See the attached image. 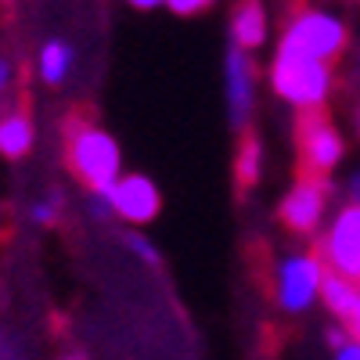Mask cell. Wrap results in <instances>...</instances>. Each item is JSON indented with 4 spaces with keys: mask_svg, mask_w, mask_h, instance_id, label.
I'll return each mask as SVG.
<instances>
[{
    "mask_svg": "<svg viewBox=\"0 0 360 360\" xmlns=\"http://www.w3.org/2000/svg\"><path fill=\"white\" fill-rule=\"evenodd\" d=\"M11 79H15V65L8 62V58H0V105H4L8 90H11Z\"/></svg>",
    "mask_w": 360,
    "mask_h": 360,
    "instance_id": "cell-19",
    "label": "cell"
},
{
    "mask_svg": "<svg viewBox=\"0 0 360 360\" xmlns=\"http://www.w3.org/2000/svg\"><path fill=\"white\" fill-rule=\"evenodd\" d=\"M321 299H324V307L342 321L349 339L360 342V285H353V281H346V278L328 270L324 285H321Z\"/></svg>",
    "mask_w": 360,
    "mask_h": 360,
    "instance_id": "cell-10",
    "label": "cell"
},
{
    "mask_svg": "<svg viewBox=\"0 0 360 360\" xmlns=\"http://www.w3.org/2000/svg\"><path fill=\"white\" fill-rule=\"evenodd\" d=\"M231 40L238 51H256L266 40V11L259 0H242L231 15Z\"/></svg>",
    "mask_w": 360,
    "mask_h": 360,
    "instance_id": "cell-12",
    "label": "cell"
},
{
    "mask_svg": "<svg viewBox=\"0 0 360 360\" xmlns=\"http://www.w3.org/2000/svg\"><path fill=\"white\" fill-rule=\"evenodd\" d=\"M86 213L94 217V220H112L115 209H112L108 191H90V195H86Z\"/></svg>",
    "mask_w": 360,
    "mask_h": 360,
    "instance_id": "cell-16",
    "label": "cell"
},
{
    "mask_svg": "<svg viewBox=\"0 0 360 360\" xmlns=\"http://www.w3.org/2000/svg\"><path fill=\"white\" fill-rule=\"evenodd\" d=\"M263 176V144L256 134H242L234 148V184L242 195H249Z\"/></svg>",
    "mask_w": 360,
    "mask_h": 360,
    "instance_id": "cell-13",
    "label": "cell"
},
{
    "mask_svg": "<svg viewBox=\"0 0 360 360\" xmlns=\"http://www.w3.org/2000/svg\"><path fill=\"white\" fill-rule=\"evenodd\" d=\"M321 263L332 274L360 285V205H346L321 242Z\"/></svg>",
    "mask_w": 360,
    "mask_h": 360,
    "instance_id": "cell-7",
    "label": "cell"
},
{
    "mask_svg": "<svg viewBox=\"0 0 360 360\" xmlns=\"http://www.w3.org/2000/svg\"><path fill=\"white\" fill-rule=\"evenodd\" d=\"M324 274H328V266L321 263V256H310V252L285 256L274 274V292H278L281 310H288V314L310 310L314 299L321 295Z\"/></svg>",
    "mask_w": 360,
    "mask_h": 360,
    "instance_id": "cell-5",
    "label": "cell"
},
{
    "mask_svg": "<svg viewBox=\"0 0 360 360\" xmlns=\"http://www.w3.org/2000/svg\"><path fill=\"white\" fill-rule=\"evenodd\" d=\"M127 4H134L137 11H155V8L166 4V0H127Z\"/></svg>",
    "mask_w": 360,
    "mask_h": 360,
    "instance_id": "cell-21",
    "label": "cell"
},
{
    "mask_svg": "<svg viewBox=\"0 0 360 360\" xmlns=\"http://www.w3.org/2000/svg\"><path fill=\"white\" fill-rule=\"evenodd\" d=\"M346 47V25L328 15V11H295V18L285 25V37H281V51L292 54H303L314 58V62L332 65L335 58Z\"/></svg>",
    "mask_w": 360,
    "mask_h": 360,
    "instance_id": "cell-3",
    "label": "cell"
},
{
    "mask_svg": "<svg viewBox=\"0 0 360 360\" xmlns=\"http://www.w3.org/2000/svg\"><path fill=\"white\" fill-rule=\"evenodd\" d=\"M356 4H360V0H356Z\"/></svg>",
    "mask_w": 360,
    "mask_h": 360,
    "instance_id": "cell-25",
    "label": "cell"
},
{
    "mask_svg": "<svg viewBox=\"0 0 360 360\" xmlns=\"http://www.w3.org/2000/svg\"><path fill=\"white\" fill-rule=\"evenodd\" d=\"M115 217H123L127 224H152L162 209V195L155 188V180H148L144 173H127L108 188Z\"/></svg>",
    "mask_w": 360,
    "mask_h": 360,
    "instance_id": "cell-8",
    "label": "cell"
},
{
    "mask_svg": "<svg viewBox=\"0 0 360 360\" xmlns=\"http://www.w3.org/2000/svg\"><path fill=\"white\" fill-rule=\"evenodd\" d=\"M62 209H65V198L58 195V191H51L47 198L33 202V209H29V217H33L37 224H44V227H51V224L62 220Z\"/></svg>",
    "mask_w": 360,
    "mask_h": 360,
    "instance_id": "cell-15",
    "label": "cell"
},
{
    "mask_svg": "<svg viewBox=\"0 0 360 360\" xmlns=\"http://www.w3.org/2000/svg\"><path fill=\"white\" fill-rule=\"evenodd\" d=\"M33 141H37V127L33 119L25 115V108H11L0 115V155L18 162L33 152Z\"/></svg>",
    "mask_w": 360,
    "mask_h": 360,
    "instance_id": "cell-11",
    "label": "cell"
},
{
    "mask_svg": "<svg viewBox=\"0 0 360 360\" xmlns=\"http://www.w3.org/2000/svg\"><path fill=\"white\" fill-rule=\"evenodd\" d=\"M217 0H166V8L173 11V15H180V18H188V15H198V11H205V8H213Z\"/></svg>",
    "mask_w": 360,
    "mask_h": 360,
    "instance_id": "cell-17",
    "label": "cell"
},
{
    "mask_svg": "<svg viewBox=\"0 0 360 360\" xmlns=\"http://www.w3.org/2000/svg\"><path fill=\"white\" fill-rule=\"evenodd\" d=\"M295 141H299V173H310V176H328L346 155V144L339 127L328 119L324 108L314 112H299V123H295Z\"/></svg>",
    "mask_w": 360,
    "mask_h": 360,
    "instance_id": "cell-4",
    "label": "cell"
},
{
    "mask_svg": "<svg viewBox=\"0 0 360 360\" xmlns=\"http://www.w3.org/2000/svg\"><path fill=\"white\" fill-rule=\"evenodd\" d=\"M127 245L144 259V263H152V266H159V252H155V245L148 242V238H141V234H127Z\"/></svg>",
    "mask_w": 360,
    "mask_h": 360,
    "instance_id": "cell-18",
    "label": "cell"
},
{
    "mask_svg": "<svg viewBox=\"0 0 360 360\" xmlns=\"http://www.w3.org/2000/svg\"><path fill=\"white\" fill-rule=\"evenodd\" d=\"M65 360H79V356H65Z\"/></svg>",
    "mask_w": 360,
    "mask_h": 360,
    "instance_id": "cell-24",
    "label": "cell"
},
{
    "mask_svg": "<svg viewBox=\"0 0 360 360\" xmlns=\"http://www.w3.org/2000/svg\"><path fill=\"white\" fill-rule=\"evenodd\" d=\"M328 195H332V184L328 176H310V173H299V180L292 184V191L281 198L278 205V220L285 231L292 234H314L324 220V209H328Z\"/></svg>",
    "mask_w": 360,
    "mask_h": 360,
    "instance_id": "cell-6",
    "label": "cell"
},
{
    "mask_svg": "<svg viewBox=\"0 0 360 360\" xmlns=\"http://www.w3.org/2000/svg\"><path fill=\"white\" fill-rule=\"evenodd\" d=\"M335 360H360V342L346 339L342 346H335Z\"/></svg>",
    "mask_w": 360,
    "mask_h": 360,
    "instance_id": "cell-20",
    "label": "cell"
},
{
    "mask_svg": "<svg viewBox=\"0 0 360 360\" xmlns=\"http://www.w3.org/2000/svg\"><path fill=\"white\" fill-rule=\"evenodd\" d=\"M65 166L86 191H108L123 169V152L105 127L72 112L65 119Z\"/></svg>",
    "mask_w": 360,
    "mask_h": 360,
    "instance_id": "cell-1",
    "label": "cell"
},
{
    "mask_svg": "<svg viewBox=\"0 0 360 360\" xmlns=\"http://www.w3.org/2000/svg\"><path fill=\"white\" fill-rule=\"evenodd\" d=\"M252 98H256V69L245 51L231 47L227 54V108H231V127L242 130L252 115Z\"/></svg>",
    "mask_w": 360,
    "mask_h": 360,
    "instance_id": "cell-9",
    "label": "cell"
},
{
    "mask_svg": "<svg viewBox=\"0 0 360 360\" xmlns=\"http://www.w3.org/2000/svg\"><path fill=\"white\" fill-rule=\"evenodd\" d=\"M72 69V47L65 40H51L44 51H40V79L58 86Z\"/></svg>",
    "mask_w": 360,
    "mask_h": 360,
    "instance_id": "cell-14",
    "label": "cell"
},
{
    "mask_svg": "<svg viewBox=\"0 0 360 360\" xmlns=\"http://www.w3.org/2000/svg\"><path fill=\"white\" fill-rule=\"evenodd\" d=\"M356 134H360V108H356Z\"/></svg>",
    "mask_w": 360,
    "mask_h": 360,
    "instance_id": "cell-23",
    "label": "cell"
},
{
    "mask_svg": "<svg viewBox=\"0 0 360 360\" xmlns=\"http://www.w3.org/2000/svg\"><path fill=\"white\" fill-rule=\"evenodd\" d=\"M349 198H353V205H360V173H353V180H349Z\"/></svg>",
    "mask_w": 360,
    "mask_h": 360,
    "instance_id": "cell-22",
    "label": "cell"
},
{
    "mask_svg": "<svg viewBox=\"0 0 360 360\" xmlns=\"http://www.w3.org/2000/svg\"><path fill=\"white\" fill-rule=\"evenodd\" d=\"M270 86H274L278 98H285L299 112L324 108L328 94H332V65L278 47L274 65H270Z\"/></svg>",
    "mask_w": 360,
    "mask_h": 360,
    "instance_id": "cell-2",
    "label": "cell"
}]
</instances>
